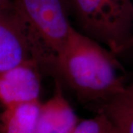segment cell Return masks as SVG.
I'll use <instances>...</instances> for the list:
<instances>
[{"mask_svg":"<svg viewBox=\"0 0 133 133\" xmlns=\"http://www.w3.org/2000/svg\"><path fill=\"white\" fill-rule=\"evenodd\" d=\"M121 69L114 53L72 27L52 72L81 101L102 103L126 90Z\"/></svg>","mask_w":133,"mask_h":133,"instance_id":"1","label":"cell"},{"mask_svg":"<svg viewBox=\"0 0 133 133\" xmlns=\"http://www.w3.org/2000/svg\"><path fill=\"white\" fill-rule=\"evenodd\" d=\"M13 10L33 62L52 71L69 37L70 25L62 0H12Z\"/></svg>","mask_w":133,"mask_h":133,"instance_id":"2","label":"cell"},{"mask_svg":"<svg viewBox=\"0 0 133 133\" xmlns=\"http://www.w3.org/2000/svg\"><path fill=\"white\" fill-rule=\"evenodd\" d=\"M80 32L115 55L131 46L132 0H71Z\"/></svg>","mask_w":133,"mask_h":133,"instance_id":"3","label":"cell"},{"mask_svg":"<svg viewBox=\"0 0 133 133\" xmlns=\"http://www.w3.org/2000/svg\"><path fill=\"white\" fill-rule=\"evenodd\" d=\"M38 68L34 62H27L0 74V103L3 107L39 101Z\"/></svg>","mask_w":133,"mask_h":133,"instance_id":"4","label":"cell"},{"mask_svg":"<svg viewBox=\"0 0 133 133\" xmlns=\"http://www.w3.org/2000/svg\"><path fill=\"white\" fill-rule=\"evenodd\" d=\"M27 62H34L13 8L0 12V74Z\"/></svg>","mask_w":133,"mask_h":133,"instance_id":"5","label":"cell"},{"mask_svg":"<svg viewBox=\"0 0 133 133\" xmlns=\"http://www.w3.org/2000/svg\"><path fill=\"white\" fill-rule=\"evenodd\" d=\"M52 97L41 103L35 133H68L79 122L73 109L63 95L58 80Z\"/></svg>","mask_w":133,"mask_h":133,"instance_id":"6","label":"cell"},{"mask_svg":"<svg viewBox=\"0 0 133 133\" xmlns=\"http://www.w3.org/2000/svg\"><path fill=\"white\" fill-rule=\"evenodd\" d=\"M40 101L4 107L0 112V133H35Z\"/></svg>","mask_w":133,"mask_h":133,"instance_id":"7","label":"cell"},{"mask_svg":"<svg viewBox=\"0 0 133 133\" xmlns=\"http://www.w3.org/2000/svg\"><path fill=\"white\" fill-rule=\"evenodd\" d=\"M104 112L114 123L119 133H133V100L124 92L100 103Z\"/></svg>","mask_w":133,"mask_h":133,"instance_id":"8","label":"cell"},{"mask_svg":"<svg viewBox=\"0 0 133 133\" xmlns=\"http://www.w3.org/2000/svg\"><path fill=\"white\" fill-rule=\"evenodd\" d=\"M68 133H119V131L108 115L98 110L95 117L79 121Z\"/></svg>","mask_w":133,"mask_h":133,"instance_id":"9","label":"cell"},{"mask_svg":"<svg viewBox=\"0 0 133 133\" xmlns=\"http://www.w3.org/2000/svg\"><path fill=\"white\" fill-rule=\"evenodd\" d=\"M13 8L12 0H0V12L9 10Z\"/></svg>","mask_w":133,"mask_h":133,"instance_id":"10","label":"cell"},{"mask_svg":"<svg viewBox=\"0 0 133 133\" xmlns=\"http://www.w3.org/2000/svg\"><path fill=\"white\" fill-rule=\"evenodd\" d=\"M124 94L127 95L128 97H129L130 98H132L133 100V84H131L130 86H127V88L124 92Z\"/></svg>","mask_w":133,"mask_h":133,"instance_id":"11","label":"cell"},{"mask_svg":"<svg viewBox=\"0 0 133 133\" xmlns=\"http://www.w3.org/2000/svg\"><path fill=\"white\" fill-rule=\"evenodd\" d=\"M131 46H133V36H132V43H131Z\"/></svg>","mask_w":133,"mask_h":133,"instance_id":"12","label":"cell"}]
</instances>
